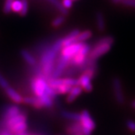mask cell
<instances>
[{"mask_svg": "<svg viewBox=\"0 0 135 135\" xmlns=\"http://www.w3.org/2000/svg\"><path fill=\"white\" fill-rule=\"evenodd\" d=\"M122 0H112V2L114 4H118V3H121Z\"/></svg>", "mask_w": 135, "mask_h": 135, "instance_id": "cell-31", "label": "cell"}, {"mask_svg": "<svg viewBox=\"0 0 135 135\" xmlns=\"http://www.w3.org/2000/svg\"><path fill=\"white\" fill-rule=\"evenodd\" d=\"M27 133L26 131H23V132H20V133H18V134H16L15 135H26Z\"/></svg>", "mask_w": 135, "mask_h": 135, "instance_id": "cell-33", "label": "cell"}, {"mask_svg": "<svg viewBox=\"0 0 135 135\" xmlns=\"http://www.w3.org/2000/svg\"><path fill=\"white\" fill-rule=\"evenodd\" d=\"M77 135H84L83 134V132H81V133H80V134H78Z\"/></svg>", "mask_w": 135, "mask_h": 135, "instance_id": "cell-35", "label": "cell"}, {"mask_svg": "<svg viewBox=\"0 0 135 135\" xmlns=\"http://www.w3.org/2000/svg\"><path fill=\"white\" fill-rule=\"evenodd\" d=\"M31 86L36 97H41L47 95V92L50 87L48 79H47V77H44L43 74H40L32 80Z\"/></svg>", "mask_w": 135, "mask_h": 135, "instance_id": "cell-3", "label": "cell"}, {"mask_svg": "<svg viewBox=\"0 0 135 135\" xmlns=\"http://www.w3.org/2000/svg\"><path fill=\"white\" fill-rule=\"evenodd\" d=\"M131 107H132V108L135 109V99L131 101Z\"/></svg>", "mask_w": 135, "mask_h": 135, "instance_id": "cell-32", "label": "cell"}, {"mask_svg": "<svg viewBox=\"0 0 135 135\" xmlns=\"http://www.w3.org/2000/svg\"><path fill=\"white\" fill-rule=\"evenodd\" d=\"M126 126L128 130L132 132H135V121L128 119L126 122Z\"/></svg>", "mask_w": 135, "mask_h": 135, "instance_id": "cell-27", "label": "cell"}, {"mask_svg": "<svg viewBox=\"0 0 135 135\" xmlns=\"http://www.w3.org/2000/svg\"><path fill=\"white\" fill-rule=\"evenodd\" d=\"M70 62H71V59L60 54L56 64L55 68L50 78H59L62 74L68 65H70Z\"/></svg>", "mask_w": 135, "mask_h": 135, "instance_id": "cell-5", "label": "cell"}, {"mask_svg": "<svg viewBox=\"0 0 135 135\" xmlns=\"http://www.w3.org/2000/svg\"><path fill=\"white\" fill-rule=\"evenodd\" d=\"M0 87L4 89H6L8 87H9L8 83L7 82V80L4 77H2L1 75H0Z\"/></svg>", "mask_w": 135, "mask_h": 135, "instance_id": "cell-29", "label": "cell"}, {"mask_svg": "<svg viewBox=\"0 0 135 135\" xmlns=\"http://www.w3.org/2000/svg\"><path fill=\"white\" fill-rule=\"evenodd\" d=\"M23 122H26V116L23 113H19L18 115L5 120V126L9 128L10 127Z\"/></svg>", "mask_w": 135, "mask_h": 135, "instance_id": "cell-13", "label": "cell"}, {"mask_svg": "<svg viewBox=\"0 0 135 135\" xmlns=\"http://www.w3.org/2000/svg\"><path fill=\"white\" fill-rule=\"evenodd\" d=\"M121 3L128 7L135 8V0H122Z\"/></svg>", "mask_w": 135, "mask_h": 135, "instance_id": "cell-28", "label": "cell"}, {"mask_svg": "<svg viewBox=\"0 0 135 135\" xmlns=\"http://www.w3.org/2000/svg\"><path fill=\"white\" fill-rule=\"evenodd\" d=\"M5 92H6L7 95L10 98L14 101V102H15V103L20 104V103L23 102V97L21 96L17 91H15L13 88H11V87H8V88L5 89Z\"/></svg>", "mask_w": 135, "mask_h": 135, "instance_id": "cell-14", "label": "cell"}, {"mask_svg": "<svg viewBox=\"0 0 135 135\" xmlns=\"http://www.w3.org/2000/svg\"><path fill=\"white\" fill-rule=\"evenodd\" d=\"M72 86H70L68 85H60L57 86L53 88L54 91L56 92L57 95H63V94H67L71 91Z\"/></svg>", "mask_w": 135, "mask_h": 135, "instance_id": "cell-22", "label": "cell"}, {"mask_svg": "<svg viewBox=\"0 0 135 135\" xmlns=\"http://www.w3.org/2000/svg\"><path fill=\"white\" fill-rule=\"evenodd\" d=\"M84 43L85 42L77 41V42H74V43L68 45L67 47H64L61 50L60 54L65 56H67V57L71 59L80 50V49L83 47Z\"/></svg>", "mask_w": 135, "mask_h": 135, "instance_id": "cell-7", "label": "cell"}, {"mask_svg": "<svg viewBox=\"0 0 135 135\" xmlns=\"http://www.w3.org/2000/svg\"><path fill=\"white\" fill-rule=\"evenodd\" d=\"M22 3H23V6H22V10H21L20 15H22V16H25L28 12L29 5H28L27 0H22Z\"/></svg>", "mask_w": 135, "mask_h": 135, "instance_id": "cell-25", "label": "cell"}, {"mask_svg": "<svg viewBox=\"0 0 135 135\" xmlns=\"http://www.w3.org/2000/svg\"><path fill=\"white\" fill-rule=\"evenodd\" d=\"M0 135H11V134H8V133H5V134H0Z\"/></svg>", "mask_w": 135, "mask_h": 135, "instance_id": "cell-34", "label": "cell"}, {"mask_svg": "<svg viewBox=\"0 0 135 135\" xmlns=\"http://www.w3.org/2000/svg\"><path fill=\"white\" fill-rule=\"evenodd\" d=\"M14 0H6L4 6V12L6 14H8L10 11H11V4Z\"/></svg>", "mask_w": 135, "mask_h": 135, "instance_id": "cell-26", "label": "cell"}, {"mask_svg": "<svg viewBox=\"0 0 135 135\" xmlns=\"http://www.w3.org/2000/svg\"><path fill=\"white\" fill-rule=\"evenodd\" d=\"M95 21H96V26L98 31L103 32L106 28V22L104 19V16L101 11H98L95 15Z\"/></svg>", "mask_w": 135, "mask_h": 135, "instance_id": "cell-15", "label": "cell"}, {"mask_svg": "<svg viewBox=\"0 0 135 135\" xmlns=\"http://www.w3.org/2000/svg\"><path fill=\"white\" fill-rule=\"evenodd\" d=\"M91 46L86 43H84L80 50L71 59L70 65L74 67L84 68L86 65L89 54L91 51Z\"/></svg>", "mask_w": 135, "mask_h": 135, "instance_id": "cell-4", "label": "cell"}, {"mask_svg": "<svg viewBox=\"0 0 135 135\" xmlns=\"http://www.w3.org/2000/svg\"><path fill=\"white\" fill-rule=\"evenodd\" d=\"M62 116L66 119L72 121V122H80V113H78L63 110L62 111Z\"/></svg>", "mask_w": 135, "mask_h": 135, "instance_id": "cell-18", "label": "cell"}, {"mask_svg": "<svg viewBox=\"0 0 135 135\" xmlns=\"http://www.w3.org/2000/svg\"><path fill=\"white\" fill-rule=\"evenodd\" d=\"M82 87L80 86H73L71 89V91L68 93V96L66 98V101L68 103H71L74 101H75V99L77 97L79 96L83 92Z\"/></svg>", "mask_w": 135, "mask_h": 135, "instance_id": "cell-12", "label": "cell"}, {"mask_svg": "<svg viewBox=\"0 0 135 135\" xmlns=\"http://www.w3.org/2000/svg\"><path fill=\"white\" fill-rule=\"evenodd\" d=\"M73 2H74V1H78V0H72Z\"/></svg>", "mask_w": 135, "mask_h": 135, "instance_id": "cell-36", "label": "cell"}, {"mask_svg": "<svg viewBox=\"0 0 135 135\" xmlns=\"http://www.w3.org/2000/svg\"><path fill=\"white\" fill-rule=\"evenodd\" d=\"M8 129H9L10 132L14 135L20 133V132H23L27 129V123H26V122H20L18 124H16L15 126L10 127Z\"/></svg>", "mask_w": 135, "mask_h": 135, "instance_id": "cell-17", "label": "cell"}, {"mask_svg": "<svg viewBox=\"0 0 135 135\" xmlns=\"http://www.w3.org/2000/svg\"><path fill=\"white\" fill-rule=\"evenodd\" d=\"M22 0H14L11 4V11L15 13H20L22 10Z\"/></svg>", "mask_w": 135, "mask_h": 135, "instance_id": "cell-23", "label": "cell"}, {"mask_svg": "<svg viewBox=\"0 0 135 135\" xmlns=\"http://www.w3.org/2000/svg\"><path fill=\"white\" fill-rule=\"evenodd\" d=\"M21 55H22L23 59L29 64V65L33 66V65H35L36 64V59H35V58L31 54V53H29L28 50H23L21 51Z\"/></svg>", "mask_w": 135, "mask_h": 135, "instance_id": "cell-19", "label": "cell"}, {"mask_svg": "<svg viewBox=\"0 0 135 135\" xmlns=\"http://www.w3.org/2000/svg\"><path fill=\"white\" fill-rule=\"evenodd\" d=\"M92 36V32L90 30H85L83 32H80L77 38V41L79 42H85L87 40L91 38Z\"/></svg>", "mask_w": 135, "mask_h": 135, "instance_id": "cell-21", "label": "cell"}, {"mask_svg": "<svg viewBox=\"0 0 135 135\" xmlns=\"http://www.w3.org/2000/svg\"><path fill=\"white\" fill-rule=\"evenodd\" d=\"M80 32V31L78 29H73L71 32H70L64 38H62V47L77 42V38Z\"/></svg>", "mask_w": 135, "mask_h": 135, "instance_id": "cell-10", "label": "cell"}, {"mask_svg": "<svg viewBox=\"0 0 135 135\" xmlns=\"http://www.w3.org/2000/svg\"><path fill=\"white\" fill-rule=\"evenodd\" d=\"M19 113H20L19 107L17 105H12L5 110V114H4V119L7 120L8 119H11L14 116L18 115Z\"/></svg>", "mask_w": 135, "mask_h": 135, "instance_id": "cell-16", "label": "cell"}, {"mask_svg": "<svg viewBox=\"0 0 135 135\" xmlns=\"http://www.w3.org/2000/svg\"><path fill=\"white\" fill-rule=\"evenodd\" d=\"M47 1L49 2L50 4H52L55 8H56L59 11L61 12L63 15H68V10L66 9L59 0H47Z\"/></svg>", "mask_w": 135, "mask_h": 135, "instance_id": "cell-20", "label": "cell"}, {"mask_svg": "<svg viewBox=\"0 0 135 135\" xmlns=\"http://www.w3.org/2000/svg\"><path fill=\"white\" fill-rule=\"evenodd\" d=\"M65 15H60L57 17H56L52 21V26L55 28H57V27H59L60 26H62L65 23Z\"/></svg>", "mask_w": 135, "mask_h": 135, "instance_id": "cell-24", "label": "cell"}, {"mask_svg": "<svg viewBox=\"0 0 135 135\" xmlns=\"http://www.w3.org/2000/svg\"><path fill=\"white\" fill-rule=\"evenodd\" d=\"M114 43V38L111 36H107L99 39L95 45L91 49L88 59L89 61H97L98 59L105 55L110 50Z\"/></svg>", "mask_w": 135, "mask_h": 135, "instance_id": "cell-2", "label": "cell"}, {"mask_svg": "<svg viewBox=\"0 0 135 135\" xmlns=\"http://www.w3.org/2000/svg\"><path fill=\"white\" fill-rule=\"evenodd\" d=\"M62 4L63 6L66 8L67 10L71 8L73 6V1L72 0H62Z\"/></svg>", "mask_w": 135, "mask_h": 135, "instance_id": "cell-30", "label": "cell"}, {"mask_svg": "<svg viewBox=\"0 0 135 135\" xmlns=\"http://www.w3.org/2000/svg\"><path fill=\"white\" fill-rule=\"evenodd\" d=\"M77 80L79 83V86L82 87V89L85 92H92V90L93 89V86L92 83V78L89 75L83 72L82 74L79 77Z\"/></svg>", "mask_w": 135, "mask_h": 135, "instance_id": "cell-9", "label": "cell"}, {"mask_svg": "<svg viewBox=\"0 0 135 135\" xmlns=\"http://www.w3.org/2000/svg\"><path fill=\"white\" fill-rule=\"evenodd\" d=\"M62 48V38H59L51 47L47 49L41 55L40 64L42 74L44 77H50L56 64L57 54Z\"/></svg>", "mask_w": 135, "mask_h": 135, "instance_id": "cell-1", "label": "cell"}, {"mask_svg": "<svg viewBox=\"0 0 135 135\" xmlns=\"http://www.w3.org/2000/svg\"><path fill=\"white\" fill-rule=\"evenodd\" d=\"M80 122L83 128L88 129L92 131L95 128V122L92 118L89 112L86 110H84L80 113Z\"/></svg>", "mask_w": 135, "mask_h": 135, "instance_id": "cell-8", "label": "cell"}, {"mask_svg": "<svg viewBox=\"0 0 135 135\" xmlns=\"http://www.w3.org/2000/svg\"><path fill=\"white\" fill-rule=\"evenodd\" d=\"M112 86H113L114 98L117 104H123L125 103V95L122 90V82L119 77H114L112 80Z\"/></svg>", "mask_w": 135, "mask_h": 135, "instance_id": "cell-6", "label": "cell"}, {"mask_svg": "<svg viewBox=\"0 0 135 135\" xmlns=\"http://www.w3.org/2000/svg\"><path fill=\"white\" fill-rule=\"evenodd\" d=\"M83 127L80 122H73L66 127V132L68 135H77L82 132Z\"/></svg>", "mask_w": 135, "mask_h": 135, "instance_id": "cell-11", "label": "cell"}]
</instances>
